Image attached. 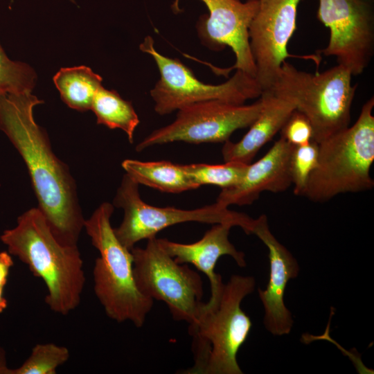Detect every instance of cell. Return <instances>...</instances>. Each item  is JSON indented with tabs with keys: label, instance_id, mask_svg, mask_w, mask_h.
I'll return each mask as SVG.
<instances>
[{
	"label": "cell",
	"instance_id": "cell-18",
	"mask_svg": "<svg viewBox=\"0 0 374 374\" xmlns=\"http://www.w3.org/2000/svg\"><path fill=\"white\" fill-rule=\"evenodd\" d=\"M123 168L134 181L162 192L179 193L199 188L184 170L182 165L168 161H141L125 159Z\"/></svg>",
	"mask_w": 374,
	"mask_h": 374
},
{
	"label": "cell",
	"instance_id": "cell-24",
	"mask_svg": "<svg viewBox=\"0 0 374 374\" xmlns=\"http://www.w3.org/2000/svg\"><path fill=\"white\" fill-rule=\"evenodd\" d=\"M318 157L319 144L313 140L306 144L292 147L289 168L294 195H303L309 177L317 166Z\"/></svg>",
	"mask_w": 374,
	"mask_h": 374
},
{
	"label": "cell",
	"instance_id": "cell-13",
	"mask_svg": "<svg viewBox=\"0 0 374 374\" xmlns=\"http://www.w3.org/2000/svg\"><path fill=\"white\" fill-rule=\"evenodd\" d=\"M208 14L198 20L197 30L202 44L213 51L229 47L235 63L230 69L240 70L256 77L251 55L249 28L257 12L258 0H200Z\"/></svg>",
	"mask_w": 374,
	"mask_h": 374
},
{
	"label": "cell",
	"instance_id": "cell-5",
	"mask_svg": "<svg viewBox=\"0 0 374 374\" xmlns=\"http://www.w3.org/2000/svg\"><path fill=\"white\" fill-rule=\"evenodd\" d=\"M374 98L362 106L356 122L319 144L316 168L302 196L326 202L343 193L371 190L370 170L374 161Z\"/></svg>",
	"mask_w": 374,
	"mask_h": 374
},
{
	"label": "cell",
	"instance_id": "cell-4",
	"mask_svg": "<svg viewBox=\"0 0 374 374\" xmlns=\"http://www.w3.org/2000/svg\"><path fill=\"white\" fill-rule=\"evenodd\" d=\"M113 212L114 206L104 202L84 224L100 253L93 270L94 292L108 317L141 328L154 301L137 287L132 252L121 243L111 225Z\"/></svg>",
	"mask_w": 374,
	"mask_h": 374
},
{
	"label": "cell",
	"instance_id": "cell-15",
	"mask_svg": "<svg viewBox=\"0 0 374 374\" xmlns=\"http://www.w3.org/2000/svg\"><path fill=\"white\" fill-rule=\"evenodd\" d=\"M292 147L280 136L262 158L248 165L237 184L222 189L215 202L226 207L249 205L263 191H285L292 185L289 160Z\"/></svg>",
	"mask_w": 374,
	"mask_h": 374
},
{
	"label": "cell",
	"instance_id": "cell-6",
	"mask_svg": "<svg viewBox=\"0 0 374 374\" xmlns=\"http://www.w3.org/2000/svg\"><path fill=\"white\" fill-rule=\"evenodd\" d=\"M351 78L350 71L339 64L312 73L285 60L269 91L293 103L296 110L308 118L312 140L319 143L349 126L357 89Z\"/></svg>",
	"mask_w": 374,
	"mask_h": 374
},
{
	"label": "cell",
	"instance_id": "cell-19",
	"mask_svg": "<svg viewBox=\"0 0 374 374\" xmlns=\"http://www.w3.org/2000/svg\"><path fill=\"white\" fill-rule=\"evenodd\" d=\"M53 80L63 102L79 112L91 109L93 99L103 86L101 76L86 66L62 68Z\"/></svg>",
	"mask_w": 374,
	"mask_h": 374
},
{
	"label": "cell",
	"instance_id": "cell-9",
	"mask_svg": "<svg viewBox=\"0 0 374 374\" xmlns=\"http://www.w3.org/2000/svg\"><path fill=\"white\" fill-rule=\"evenodd\" d=\"M147 240L144 248L130 249L138 288L153 301L164 302L175 321L192 323L203 304L199 274L177 262L156 236Z\"/></svg>",
	"mask_w": 374,
	"mask_h": 374
},
{
	"label": "cell",
	"instance_id": "cell-12",
	"mask_svg": "<svg viewBox=\"0 0 374 374\" xmlns=\"http://www.w3.org/2000/svg\"><path fill=\"white\" fill-rule=\"evenodd\" d=\"M302 0H258L249 28L256 80L262 91L271 89L282 64L291 55L287 45L296 30L297 8Z\"/></svg>",
	"mask_w": 374,
	"mask_h": 374
},
{
	"label": "cell",
	"instance_id": "cell-17",
	"mask_svg": "<svg viewBox=\"0 0 374 374\" xmlns=\"http://www.w3.org/2000/svg\"><path fill=\"white\" fill-rule=\"evenodd\" d=\"M263 105L258 118L249 131L238 142H224L222 154L224 162L251 163L258 152L279 132L296 109L291 101L275 95L271 91L260 96Z\"/></svg>",
	"mask_w": 374,
	"mask_h": 374
},
{
	"label": "cell",
	"instance_id": "cell-11",
	"mask_svg": "<svg viewBox=\"0 0 374 374\" xmlns=\"http://www.w3.org/2000/svg\"><path fill=\"white\" fill-rule=\"evenodd\" d=\"M317 17L330 29L327 46L321 51L334 56L352 75L363 73L374 54L373 0H319Z\"/></svg>",
	"mask_w": 374,
	"mask_h": 374
},
{
	"label": "cell",
	"instance_id": "cell-26",
	"mask_svg": "<svg viewBox=\"0 0 374 374\" xmlns=\"http://www.w3.org/2000/svg\"><path fill=\"white\" fill-rule=\"evenodd\" d=\"M14 262L8 251L0 252V287H3L7 283L10 268Z\"/></svg>",
	"mask_w": 374,
	"mask_h": 374
},
{
	"label": "cell",
	"instance_id": "cell-22",
	"mask_svg": "<svg viewBox=\"0 0 374 374\" xmlns=\"http://www.w3.org/2000/svg\"><path fill=\"white\" fill-rule=\"evenodd\" d=\"M67 348L53 343L37 344L30 356L10 374H55L56 368L69 358Z\"/></svg>",
	"mask_w": 374,
	"mask_h": 374
},
{
	"label": "cell",
	"instance_id": "cell-23",
	"mask_svg": "<svg viewBox=\"0 0 374 374\" xmlns=\"http://www.w3.org/2000/svg\"><path fill=\"white\" fill-rule=\"evenodd\" d=\"M37 74L28 64L10 60L0 44V96L32 91Z\"/></svg>",
	"mask_w": 374,
	"mask_h": 374
},
{
	"label": "cell",
	"instance_id": "cell-10",
	"mask_svg": "<svg viewBox=\"0 0 374 374\" xmlns=\"http://www.w3.org/2000/svg\"><path fill=\"white\" fill-rule=\"evenodd\" d=\"M262 105L260 96L250 105L208 100L184 107L177 110L173 122L154 130L136 150L140 152L154 145L176 141L224 143L237 130L249 127L259 116Z\"/></svg>",
	"mask_w": 374,
	"mask_h": 374
},
{
	"label": "cell",
	"instance_id": "cell-27",
	"mask_svg": "<svg viewBox=\"0 0 374 374\" xmlns=\"http://www.w3.org/2000/svg\"><path fill=\"white\" fill-rule=\"evenodd\" d=\"M10 373L11 368L8 366L5 350L0 346V374Z\"/></svg>",
	"mask_w": 374,
	"mask_h": 374
},
{
	"label": "cell",
	"instance_id": "cell-14",
	"mask_svg": "<svg viewBox=\"0 0 374 374\" xmlns=\"http://www.w3.org/2000/svg\"><path fill=\"white\" fill-rule=\"evenodd\" d=\"M251 234L256 235L269 251L268 283L265 290H258L265 311V327L275 336L288 335L294 320L285 306L284 295L289 280L298 276L299 265L291 252L271 232L265 215L253 220Z\"/></svg>",
	"mask_w": 374,
	"mask_h": 374
},
{
	"label": "cell",
	"instance_id": "cell-7",
	"mask_svg": "<svg viewBox=\"0 0 374 374\" xmlns=\"http://www.w3.org/2000/svg\"><path fill=\"white\" fill-rule=\"evenodd\" d=\"M139 48L153 58L159 72V79L150 91L154 102V111L159 115H167L184 107L208 100L242 105L248 100L260 97L262 93L256 78L240 70H236L231 78L222 84L202 82L179 60L157 51L150 35L145 37Z\"/></svg>",
	"mask_w": 374,
	"mask_h": 374
},
{
	"label": "cell",
	"instance_id": "cell-2",
	"mask_svg": "<svg viewBox=\"0 0 374 374\" xmlns=\"http://www.w3.org/2000/svg\"><path fill=\"white\" fill-rule=\"evenodd\" d=\"M0 239L11 255L42 279L45 302L53 312L66 315L79 305L86 281L80 253L77 246L58 242L39 208L19 216L17 225Z\"/></svg>",
	"mask_w": 374,
	"mask_h": 374
},
{
	"label": "cell",
	"instance_id": "cell-28",
	"mask_svg": "<svg viewBox=\"0 0 374 374\" xmlns=\"http://www.w3.org/2000/svg\"><path fill=\"white\" fill-rule=\"evenodd\" d=\"M3 287H0V314L8 307V301L3 296Z\"/></svg>",
	"mask_w": 374,
	"mask_h": 374
},
{
	"label": "cell",
	"instance_id": "cell-21",
	"mask_svg": "<svg viewBox=\"0 0 374 374\" xmlns=\"http://www.w3.org/2000/svg\"><path fill=\"white\" fill-rule=\"evenodd\" d=\"M182 167L191 180L199 187L202 185L211 184L223 189L237 184L245 174L248 165L229 161L218 165L186 164L182 165Z\"/></svg>",
	"mask_w": 374,
	"mask_h": 374
},
{
	"label": "cell",
	"instance_id": "cell-8",
	"mask_svg": "<svg viewBox=\"0 0 374 374\" xmlns=\"http://www.w3.org/2000/svg\"><path fill=\"white\" fill-rule=\"evenodd\" d=\"M139 185L128 175H124L114 199V205L124 211L121 224L114 231L121 243L130 250L140 240L154 237L167 227L188 222L229 223L251 234L253 219L244 213L231 211L217 202L190 210L153 206L141 198Z\"/></svg>",
	"mask_w": 374,
	"mask_h": 374
},
{
	"label": "cell",
	"instance_id": "cell-1",
	"mask_svg": "<svg viewBox=\"0 0 374 374\" xmlns=\"http://www.w3.org/2000/svg\"><path fill=\"white\" fill-rule=\"evenodd\" d=\"M43 101L30 91L0 96V129L19 152L49 227L59 242L77 246L85 220L69 167L52 150L33 108Z\"/></svg>",
	"mask_w": 374,
	"mask_h": 374
},
{
	"label": "cell",
	"instance_id": "cell-3",
	"mask_svg": "<svg viewBox=\"0 0 374 374\" xmlns=\"http://www.w3.org/2000/svg\"><path fill=\"white\" fill-rule=\"evenodd\" d=\"M256 287L253 276L233 275L214 299L203 303L189 323L194 364L186 374H242L237 355L252 322L241 308Z\"/></svg>",
	"mask_w": 374,
	"mask_h": 374
},
{
	"label": "cell",
	"instance_id": "cell-16",
	"mask_svg": "<svg viewBox=\"0 0 374 374\" xmlns=\"http://www.w3.org/2000/svg\"><path fill=\"white\" fill-rule=\"evenodd\" d=\"M233 226L229 223L214 224L199 240L190 244L159 238L163 249L177 262L190 263L205 274L211 285L210 299L215 298L224 285L222 276L215 271L220 257L231 256L240 267L247 265L244 253L237 250L229 239Z\"/></svg>",
	"mask_w": 374,
	"mask_h": 374
},
{
	"label": "cell",
	"instance_id": "cell-20",
	"mask_svg": "<svg viewBox=\"0 0 374 374\" xmlns=\"http://www.w3.org/2000/svg\"><path fill=\"white\" fill-rule=\"evenodd\" d=\"M91 110L98 125L122 130L130 143H133L134 133L140 121L131 102L124 100L115 90L102 86L93 99Z\"/></svg>",
	"mask_w": 374,
	"mask_h": 374
},
{
	"label": "cell",
	"instance_id": "cell-25",
	"mask_svg": "<svg viewBox=\"0 0 374 374\" xmlns=\"http://www.w3.org/2000/svg\"><path fill=\"white\" fill-rule=\"evenodd\" d=\"M280 131L281 137L293 146L306 144L313 139V129L310 121L296 109Z\"/></svg>",
	"mask_w": 374,
	"mask_h": 374
}]
</instances>
